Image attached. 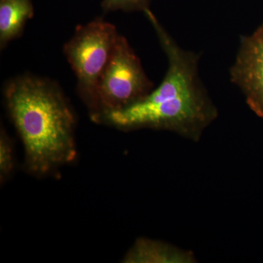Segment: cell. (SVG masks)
Segmentation results:
<instances>
[{
  "label": "cell",
  "mask_w": 263,
  "mask_h": 263,
  "mask_svg": "<svg viewBox=\"0 0 263 263\" xmlns=\"http://www.w3.org/2000/svg\"><path fill=\"white\" fill-rule=\"evenodd\" d=\"M145 15L167 56L166 75L146 98L108 114L101 124L125 131L147 128L172 132L197 143L219 114L199 76V55L180 47L152 10Z\"/></svg>",
  "instance_id": "1"
},
{
  "label": "cell",
  "mask_w": 263,
  "mask_h": 263,
  "mask_svg": "<svg viewBox=\"0 0 263 263\" xmlns=\"http://www.w3.org/2000/svg\"><path fill=\"white\" fill-rule=\"evenodd\" d=\"M4 95L29 173L43 177L76 160L75 114L58 85L44 78L21 76L6 84Z\"/></svg>",
  "instance_id": "2"
},
{
  "label": "cell",
  "mask_w": 263,
  "mask_h": 263,
  "mask_svg": "<svg viewBox=\"0 0 263 263\" xmlns=\"http://www.w3.org/2000/svg\"><path fill=\"white\" fill-rule=\"evenodd\" d=\"M153 88L139 58L119 34L89 110L91 120L99 124L105 116L141 101Z\"/></svg>",
  "instance_id": "3"
},
{
  "label": "cell",
  "mask_w": 263,
  "mask_h": 263,
  "mask_svg": "<svg viewBox=\"0 0 263 263\" xmlns=\"http://www.w3.org/2000/svg\"><path fill=\"white\" fill-rule=\"evenodd\" d=\"M115 26L97 18L79 26L64 52L77 78V90L88 110L119 37Z\"/></svg>",
  "instance_id": "4"
},
{
  "label": "cell",
  "mask_w": 263,
  "mask_h": 263,
  "mask_svg": "<svg viewBox=\"0 0 263 263\" xmlns=\"http://www.w3.org/2000/svg\"><path fill=\"white\" fill-rule=\"evenodd\" d=\"M230 73L232 82L245 95L249 108L263 118V24L250 35L240 38Z\"/></svg>",
  "instance_id": "5"
},
{
  "label": "cell",
  "mask_w": 263,
  "mask_h": 263,
  "mask_svg": "<svg viewBox=\"0 0 263 263\" xmlns=\"http://www.w3.org/2000/svg\"><path fill=\"white\" fill-rule=\"evenodd\" d=\"M124 263H196L191 250L180 248L162 240L141 237L127 251Z\"/></svg>",
  "instance_id": "6"
},
{
  "label": "cell",
  "mask_w": 263,
  "mask_h": 263,
  "mask_svg": "<svg viewBox=\"0 0 263 263\" xmlns=\"http://www.w3.org/2000/svg\"><path fill=\"white\" fill-rule=\"evenodd\" d=\"M34 15L32 0H0V46L20 37Z\"/></svg>",
  "instance_id": "7"
},
{
  "label": "cell",
  "mask_w": 263,
  "mask_h": 263,
  "mask_svg": "<svg viewBox=\"0 0 263 263\" xmlns=\"http://www.w3.org/2000/svg\"><path fill=\"white\" fill-rule=\"evenodd\" d=\"M15 157L13 143L5 129L0 133V180L5 182L14 168Z\"/></svg>",
  "instance_id": "8"
},
{
  "label": "cell",
  "mask_w": 263,
  "mask_h": 263,
  "mask_svg": "<svg viewBox=\"0 0 263 263\" xmlns=\"http://www.w3.org/2000/svg\"><path fill=\"white\" fill-rule=\"evenodd\" d=\"M151 0H102V8L105 12L122 10L125 12L150 10Z\"/></svg>",
  "instance_id": "9"
}]
</instances>
